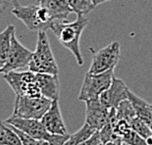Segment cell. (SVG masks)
I'll return each instance as SVG.
<instances>
[{
    "label": "cell",
    "mask_w": 152,
    "mask_h": 145,
    "mask_svg": "<svg viewBox=\"0 0 152 145\" xmlns=\"http://www.w3.org/2000/svg\"><path fill=\"white\" fill-rule=\"evenodd\" d=\"M87 24L88 20L86 16L79 15L75 21L71 23L66 20H56L50 28L59 42L73 53L79 66L83 65V59L80 49V39Z\"/></svg>",
    "instance_id": "cell-1"
},
{
    "label": "cell",
    "mask_w": 152,
    "mask_h": 145,
    "mask_svg": "<svg viewBox=\"0 0 152 145\" xmlns=\"http://www.w3.org/2000/svg\"><path fill=\"white\" fill-rule=\"evenodd\" d=\"M28 71L34 74H49L54 76H58L59 74V69L51 49L46 31L37 33V46L28 64Z\"/></svg>",
    "instance_id": "cell-2"
},
{
    "label": "cell",
    "mask_w": 152,
    "mask_h": 145,
    "mask_svg": "<svg viewBox=\"0 0 152 145\" xmlns=\"http://www.w3.org/2000/svg\"><path fill=\"white\" fill-rule=\"evenodd\" d=\"M12 14L19 19L31 31H46L56 21L46 8L40 4L21 6L13 8Z\"/></svg>",
    "instance_id": "cell-3"
},
{
    "label": "cell",
    "mask_w": 152,
    "mask_h": 145,
    "mask_svg": "<svg viewBox=\"0 0 152 145\" xmlns=\"http://www.w3.org/2000/svg\"><path fill=\"white\" fill-rule=\"evenodd\" d=\"M114 76V70L101 74L86 73L77 99L83 102L99 99L100 95L110 87Z\"/></svg>",
    "instance_id": "cell-4"
},
{
    "label": "cell",
    "mask_w": 152,
    "mask_h": 145,
    "mask_svg": "<svg viewBox=\"0 0 152 145\" xmlns=\"http://www.w3.org/2000/svg\"><path fill=\"white\" fill-rule=\"evenodd\" d=\"M3 78L10 85L16 96H27L31 98H39L42 96L38 87L35 74L31 71L27 72L13 71L4 74Z\"/></svg>",
    "instance_id": "cell-5"
},
{
    "label": "cell",
    "mask_w": 152,
    "mask_h": 145,
    "mask_svg": "<svg viewBox=\"0 0 152 145\" xmlns=\"http://www.w3.org/2000/svg\"><path fill=\"white\" fill-rule=\"evenodd\" d=\"M51 104L52 101L43 96L39 98L16 96L13 116L24 119L41 120Z\"/></svg>",
    "instance_id": "cell-6"
},
{
    "label": "cell",
    "mask_w": 152,
    "mask_h": 145,
    "mask_svg": "<svg viewBox=\"0 0 152 145\" xmlns=\"http://www.w3.org/2000/svg\"><path fill=\"white\" fill-rule=\"evenodd\" d=\"M120 60V43L113 41L107 46L93 53L92 60L88 69L89 74H101L114 70Z\"/></svg>",
    "instance_id": "cell-7"
},
{
    "label": "cell",
    "mask_w": 152,
    "mask_h": 145,
    "mask_svg": "<svg viewBox=\"0 0 152 145\" xmlns=\"http://www.w3.org/2000/svg\"><path fill=\"white\" fill-rule=\"evenodd\" d=\"M33 52L26 48L24 45H22L20 41L18 40L16 36V33L13 34L11 38V48L9 53L8 60L6 62L5 66L3 67L0 74H7L17 71L24 68H28V64L31 62Z\"/></svg>",
    "instance_id": "cell-8"
},
{
    "label": "cell",
    "mask_w": 152,
    "mask_h": 145,
    "mask_svg": "<svg viewBox=\"0 0 152 145\" xmlns=\"http://www.w3.org/2000/svg\"><path fill=\"white\" fill-rule=\"evenodd\" d=\"M110 110L100 102L99 99L86 102V124L96 130H100L107 123Z\"/></svg>",
    "instance_id": "cell-9"
},
{
    "label": "cell",
    "mask_w": 152,
    "mask_h": 145,
    "mask_svg": "<svg viewBox=\"0 0 152 145\" xmlns=\"http://www.w3.org/2000/svg\"><path fill=\"white\" fill-rule=\"evenodd\" d=\"M6 124L11 125L17 128L18 130L24 131L27 134L31 135L37 140H45L50 133L45 130L43 125L41 124L40 120H34V119H24L11 116L7 120L4 121Z\"/></svg>",
    "instance_id": "cell-10"
},
{
    "label": "cell",
    "mask_w": 152,
    "mask_h": 145,
    "mask_svg": "<svg viewBox=\"0 0 152 145\" xmlns=\"http://www.w3.org/2000/svg\"><path fill=\"white\" fill-rule=\"evenodd\" d=\"M41 124L43 125L48 133L52 134H61L65 135L68 133L66 125L64 123L62 114H61L60 106H59V99L52 101L50 108L45 113L44 116L41 118Z\"/></svg>",
    "instance_id": "cell-11"
},
{
    "label": "cell",
    "mask_w": 152,
    "mask_h": 145,
    "mask_svg": "<svg viewBox=\"0 0 152 145\" xmlns=\"http://www.w3.org/2000/svg\"><path fill=\"white\" fill-rule=\"evenodd\" d=\"M129 90L127 85L114 76L110 87L100 95L99 100L109 109L116 108L122 101L128 99Z\"/></svg>",
    "instance_id": "cell-12"
},
{
    "label": "cell",
    "mask_w": 152,
    "mask_h": 145,
    "mask_svg": "<svg viewBox=\"0 0 152 145\" xmlns=\"http://www.w3.org/2000/svg\"><path fill=\"white\" fill-rule=\"evenodd\" d=\"M35 78L41 95L51 101L59 99L60 82L58 76L49 74H35Z\"/></svg>",
    "instance_id": "cell-13"
},
{
    "label": "cell",
    "mask_w": 152,
    "mask_h": 145,
    "mask_svg": "<svg viewBox=\"0 0 152 145\" xmlns=\"http://www.w3.org/2000/svg\"><path fill=\"white\" fill-rule=\"evenodd\" d=\"M46 8L55 20H66L72 12L68 0H40L38 3Z\"/></svg>",
    "instance_id": "cell-14"
},
{
    "label": "cell",
    "mask_w": 152,
    "mask_h": 145,
    "mask_svg": "<svg viewBox=\"0 0 152 145\" xmlns=\"http://www.w3.org/2000/svg\"><path fill=\"white\" fill-rule=\"evenodd\" d=\"M13 34H15V27L13 25L7 26L5 30L0 33V73L8 60Z\"/></svg>",
    "instance_id": "cell-15"
},
{
    "label": "cell",
    "mask_w": 152,
    "mask_h": 145,
    "mask_svg": "<svg viewBox=\"0 0 152 145\" xmlns=\"http://www.w3.org/2000/svg\"><path fill=\"white\" fill-rule=\"evenodd\" d=\"M96 130L93 128L89 127L88 125L86 124L80 128L79 130L76 131L75 133L70 134L69 138L67 139L64 145H79L80 143L83 142L86 139H88L89 137H91L93 134L96 133Z\"/></svg>",
    "instance_id": "cell-16"
},
{
    "label": "cell",
    "mask_w": 152,
    "mask_h": 145,
    "mask_svg": "<svg viewBox=\"0 0 152 145\" xmlns=\"http://www.w3.org/2000/svg\"><path fill=\"white\" fill-rule=\"evenodd\" d=\"M115 109H116V118H117L118 121L124 120L127 121L130 124L132 119L137 117L135 112L134 110V107H132V103L129 101V99L122 101Z\"/></svg>",
    "instance_id": "cell-17"
},
{
    "label": "cell",
    "mask_w": 152,
    "mask_h": 145,
    "mask_svg": "<svg viewBox=\"0 0 152 145\" xmlns=\"http://www.w3.org/2000/svg\"><path fill=\"white\" fill-rule=\"evenodd\" d=\"M68 3L72 9V12L76 13L77 16H86L95 7L91 0H68Z\"/></svg>",
    "instance_id": "cell-18"
},
{
    "label": "cell",
    "mask_w": 152,
    "mask_h": 145,
    "mask_svg": "<svg viewBox=\"0 0 152 145\" xmlns=\"http://www.w3.org/2000/svg\"><path fill=\"white\" fill-rule=\"evenodd\" d=\"M130 125L132 130L135 131L137 134H140L144 139H147V138L151 137L152 130H150V128L146 125V123H144V122L138 117H135L134 119H132L130 123Z\"/></svg>",
    "instance_id": "cell-19"
},
{
    "label": "cell",
    "mask_w": 152,
    "mask_h": 145,
    "mask_svg": "<svg viewBox=\"0 0 152 145\" xmlns=\"http://www.w3.org/2000/svg\"><path fill=\"white\" fill-rule=\"evenodd\" d=\"M122 142H125L129 145H148L146 139L141 137L140 134H137L132 130L122 137Z\"/></svg>",
    "instance_id": "cell-20"
},
{
    "label": "cell",
    "mask_w": 152,
    "mask_h": 145,
    "mask_svg": "<svg viewBox=\"0 0 152 145\" xmlns=\"http://www.w3.org/2000/svg\"><path fill=\"white\" fill-rule=\"evenodd\" d=\"M4 123H5V122H4ZM6 125H7L10 128H12V130H14V133L18 135L19 138H20V140H21V142L23 143V145H37V140L34 139V137H31V135H28L26 133H24V131L18 130L17 128L13 127V125H8V124H6Z\"/></svg>",
    "instance_id": "cell-21"
},
{
    "label": "cell",
    "mask_w": 152,
    "mask_h": 145,
    "mask_svg": "<svg viewBox=\"0 0 152 145\" xmlns=\"http://www.w3.org/2000/svg\"><path fill=\"white\" fill-rule=\"evenodd\" d=\"M69 136H70V134L61 135V134L49 133L45 140L49 143V145H64L67 141V139L69 138Z\"/></svg>",
    "instance_id": "cell-22"
},
{
    "label": "cell",
    "mask_w": 152,
    "mask_h": 145,
    "mask_svg": "<svg viewBox=\"0 0 152 145\" xmlns=\"http://www.w3.org/2000/svg\"><path fill=\"white\" fill-rule=\"evenodd\" d=\"M9 130L10 128L4 121L0 120V145H8Z\"/></svg>",
    "instance_id": "cell-23"
},
{
    "label": "cell",
    "mask_w": 152,
    "mask_h": 145,
    "mask_svg": "<svg viewBox=\"0 0 152 145\" xmlns=\"http://www.w3.org/2000/svg\"><path fill=\"white\" fill-rule=\"evenodd\" d=\"M19 4V0H0V12L12 10Z\"/></svg>",
    "instance_id": "cell-24"
},
{
    "label": "cell",
    "mask_w": 152,
    "mask_h": 145,
    "mask_svg": "<svg viewBox=\"0 0 152 145\" xmlns=\"http://www.w3.org/2000/svg\"><path fill=\"white\" fill-rule=\"evenodd\" d=\"M100 143H101V139H100L99 131L97 130L91 137H89L88 139H86V141H83V142L80 143L79 145H99Z\"/></svg>",
    "instance_id": "cell-25"
},
{
    "label": "cell",
    "mask_w": 152,
    "mask_h": 145,
    "mask_svg": "<svg viewBox=\"0 0 152 145\" xmlns=\"http://www.w3.org/2000/svg\"><path fill=\"white\" fill-rule=\"evenodd\" d=\"M91 1H92V3H93V5H94V6H97V5L102 4V3L111 1V0H91Z\"/></svg>",
    "instance_id": "cell-26"
},
{
    "label": "cell",
    "mask_w": 152,
    "mask_h": 145,
    "mask_svg": "<svg viewBox=\"0 0 152 145\" xmlns=\"http://www.w3.org/2000/svg\"><path fill=\"white\" fill-rule=\"evenodd\" d=\"M37 145H49V143H48L46 140L41 139V140H37Z\"/></svg>",
    "instance_id": "cell-27"
},
{
    "label": "cell",
    "mask_w": 152,
    "mask_h": 145,
    "mask_svg": "<svg viewBox=\"0 0 152 145\" xmlns=\"http://www.w3.org/2000/svg\"><path fill=\"white\" fill-rule=\"evenodd\" d=\"M99 145H118L116 142H113V141H109V142H101Z\"/></svg>",
    "instance_id": "cell-28"
},
{
    "label": "cell",
    "mask_w": 152,
    "mask_h": 145,
    "mask_svg": "<svg viewBox=\"0 0 152 145\" xmlns=\"http://www.w3.org/2000/svg\"><path fill=\"white\" fill-rule=\"evenodd\" d=\"M146 142H147L148 145H152V135H151V137L147 138V139H146Z\"/></svg>",
    "instance_id": "cell-29"
},
{
    "label": "cell",
    "mask_w": 152,
    "mask_h": 145,
    "mask_svg": "<svg viewBox=\"0 0 152 145\" xmlns=\"http://www.w3.org/2000/svg\"><path fill=\"white\" fill-rule=\"evenodd\" d=\"M119 145H129V144H127V143H125V142H121Z\"/></svg>",
    "instance_id": "cell-30"
},
{
    "label": "cell",
    "mask_w": 152,
    "mask_h": 145,
    "mask_svg": "<svg viewBox=\"0 0 152 145\" xmlns=\"http://www.w3.org/2000/svg\"><path fill=\"white\" fill-rule=\"evenodd\" d=\"M37 3H39V2H40V0H37Z\"/></svg>",
    "instance_id": "cell-31"
},
{
    "label": "cell",
    "mask_w": 152,
    "mask_h": 145,
    "mask_svg": "<svg viewBox=\"0 0 152 145\" xmlns=\"http://www.w3.org/2000/svg\"><path fill=\"white\" fill-rule=\"evenodd\" d=\"M151 109H152V104H151Z\"/></svg>",
    "instance_id": "cell-32"
}]
</instances>
